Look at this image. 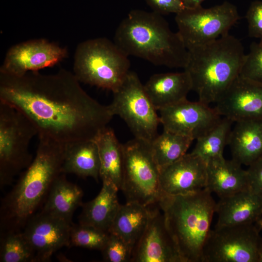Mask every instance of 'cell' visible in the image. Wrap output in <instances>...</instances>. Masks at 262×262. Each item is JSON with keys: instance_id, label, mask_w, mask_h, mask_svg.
I'll list each match as a JSON object with an SVG mask.
<instances>
[{"instance_id": "cell-1", "label": "cell", "mask_w": 262, "mask_h": 262, "mask_svg": "<svg viewBox=\"0 0 262 262\" xmlns=\"http://www.w3.org/2000/svg\"><path fill=\"white\" fill-rule=\"evenodd\" d=\"M73 73L30 71L21 76L0 73V101L23 114L38 138L68 144L93 140L113 115L108 106L90 96Z\"/></svg>"}, {"instance_id": "cell-2", "label": "cell", "mask_w": 262, "mask_h": 262, "mask_svg": "<svg viewBox=\"0 0 262 262\" xmlns=\"http://www.w3.org/2000/svg\"><path fill=\"white\" fill-rule=\"evenodd\" d=\"M35 155L3 198L0 225L5 231L24 227L62 173L66 145L38 138Z\"/></svg>"}, {"instance_id": "cell-3", "label": "cell", "mask_w": 262, "mask_h": 262, "mask_svg": "<svg viewBox=\"0 0 262 262\" xmlns=\"http://www.w3.org/2000/svg\"><path fill=\"white\" fill-rule=\"evenodd\" d=\"M114 40L129 56L156 66L184 69L188 62V50L178 33L153 11H131L116 28Z\"/></svg>"}, {"instance_id": "cell-4", "label": "cell", "mask_w": 262, "mask_h": 262, "mask_svg": "<svg viewBox=\"0 0 262 262\" xmlns=\"http://www.w3.org/2000/svg\"><path fill=\"white\" fill-rule=\"evenodd\" d=\"M188 50L184 70L190 77L192 90L199 101L215 103L240 75L246 56L242 43L227 33Z\"/></svg>"}, {"instance_id": "cell-5", "label": "cell", "mask_w": 262, "mask_h": 262, "mask_svg": "<svg viewBox=\"0 0 262 262\" xmlns=\"http://www.w3.org/2000/svg\"><path fill=\"white\" fill-rule=\"evenodd\" d=\"M183 262H203L216 203L206 188L186 195L164 194L159 203Z\"/></svg>"}, {"instance_id": "cell-6", "label": "cell", "mask_w": 262, "mask_h": 262, "mask_svg": "<svg viewBox=\"0 0 262 262\" xmlns=\"http://www.w3.org/2000/svg\"><path fill=\"white\" fill-rule=\"evenodd\" d=\"M128 57L114 42L106 38L87 40L76 48L73 74L80 82L113 92L130 71Z\"/></svg>"}, {"instance_id": "cell-7", "label": "cell", "mask_w": 262, "mask_h": 262, "mask_svg": "<svg viewBox=\"0 0 262 262\" xmlns=\"http://www.w3.org/2000/svg\"><path fill=\"white\" fill-rule=\"evenodd\" d=\"M123 176L120 190L127 202L147 207L159 205L164 193L150 142L134 138L123 144Z\"/></svg>"}, {"instance_id": "cell-8", "label": "cell", "mask_w": 262, "mask_h": 262, "mask_svg": "<svg viewBox=\"0 0 262 262\" xmlns=\"http://www.w3.org/2000/svg\"><path fill=\"white\" fill-rule=\"evenodd\" d=\"M37 131L30 120L13 107L0 101V186L12 183L33 158L29 145Z\"/></svg>"}, {"instance_id": "cell-9", "label": "cell", "mask_w": 262, "mask_h": 262, "mask_svg": "<svg viewBox=\"0 0 262 262\" xmlns=\"http://www.w3.org/2000/svg\"><path fill=\"white\" fill-rule=\"evenodd\" d=\"M113 93V100L107 105L111 114L125 122L134 138L150 143L158 135L160 117L137 74L129 71Z\"/></svg>"}, {"instance_id": "cell-10", "label": "cell", "mask_w": 262, "mask_h": 262, "mask_svg": "<svg viewBox=\"0 0 262 262\" xmlns=\"http://www.w3.org/2000/svg\"><path fill=\"white\" fill-rule=\"evenodd\" d=\"M176 15L177 32L187 49L229 33L240 18L236 6L227 1L208 8H185Z\"/></svg>"}, {"instance_id": "cell-11", "label": "cell", "mask_w": 262, "mask_h": 262, "mask_svg": "<svg viewBox=\"0 0 262 262\" xmlns=\"http://www.w3.org/2000/svg\"><path fill=\"white\" fill-rule=\"evenodd\" d=\"M254 224L215 227L203 250V262H258L262 245Z\"/></svg>"}, {"instance_id": "cell-12", "label": "cell", "mask_w": 262, "mask_h": 262, "mask_svg": "<svg viewBox=\"0 0 262 262\" xmlns=\"http://www.w3.org/2000/svg\"><path fill=\"white\" fill-rule=\"evenodd\" d=\"M67 56L66 49L45 39L23 42L7 51L0 73L21 76L60 63Z\"/></svg>"}, {"instance_id": "cell-13", "label": "cell", "mask_w": 262, "mask_h": 262, "mask_svg": "<svg viewBox=\"0 0 262 262\" xmlns=\"http://www.w3.org/2000/svg\"><path fill=\"white\" fill-rule=\"evenodd\" d=\"M159 111L164 130L194 140L206 133L221 118L214 107L199 100L192 102L187 99Z\"/></svg>"}, {"instance_id": "cell-14", "label": "cell", "mask_w": 262, "mask_h": 262, "mask_svg": "<svg viewBox=\"0 0 262 262\" xmlns=\"http://www.w3.org/2000/svg\"><path fill=\"white\" fill-rule=\"evenodd\" d=\"M72 224L41 211L33 215L22 233L33 252L34 262H49L58 250L69 246Z\"/></svg>"}, {"instance_id": "cell-15", "label": "cell", "mask_w": 262, "mask_h": 262, "mask_svg": "<svg viewBox=\"0 0 262 262\" xmlns=\"http://www.w3.org/2000/svg\"><path fill=\"white\" fill-rule=\"evenodd\" d=\"M214 108L233 122L262 120V83L238 76Z\"/></svg>"}, {"instance_id": "cell-16", "label": "cell", "mask_w": 262, "mask_h": 262, "mask_svg": "<svg viewBox=\"0 0 262 262\" xmlns=\"http://www.w3.org/2000/svg\"><path fill=\"white\" fill-rule=\"evenodd\" d=\"M147 227L133 249L131 262H183L159 205L149 207Z\"/></svg>"}, {"instance_id": "cell-17", "label": "cell", "mask_w": 262, "mask_h": 262, "mask_svg": "<svg viewBox=\"0 0 262 262\" xmlns=\"http://www.w3.org/2000/svg\"><path fill=\"white\" fill-rule=\"evenodd\" d=\"M163 193L170 196L186 195L206 188L207 163L198 156L186 153L177 161L159 168Z\"/></svg>"}, {"instance_id": "cell-18", "label": "cell", "mask_w": 262, "mask_h": 262, "mask_svg": "<svg viewBox=\"0 0 262 262\" xmlns=\"http://www.w3.org/2000/svg\"><path fill=\"white\" fill-rule=\"evenodd\" d=\"M216 227L257 223L262 216V196L247 189L220 198Z\"/></svg>"}, {"instance_id": "cell-19", "label": "cell", "mask_w": 262, "mask_h": 262, "mask_svg": "<svg viewBox=\"0 0 262 262\" xmlns=\"http://www.w3.org/2000/svg\"><path fill=\"white\" fill-rule=\"evenodd\" d=\"M144 85L157 110L187 99L188 94L192 90L190 77L185 70L153 74Z\"/></svg>"}, {"instance_id": "cell-20", "label": "cell", "mask_w": 262, "mask_h": 262, "mask_svg": "<svg viewBox=\"0 0 262 262\" xmlns=\"http://www.w3.org/2000/svg\"><path fill=\"white\" fill-rule=\"evenodd\" d=\"M207 181L205 188L219 198L248 189L246 170L233 159L224 157L207 164Z\"/></svg>"}, {"instance_id": "cell-21", "label": "cell", "mask_w": 262, "mask_h": 262, "mask_svg": "<svg viewBox=\"0 0 262 262\" xmlns=\"http://www.w3.org/2000/svg\"><path fill=\"white\" fill-rule=\"evenodd\" d=\"M228 145L232 159L242 165L249 166L262 158V120L235 122Z\"/></svg>"}, {"instance_id": "cell-22", "label": "cell", "mask_w": 262, "mask_h": 262, "mask_svg": "<svg viewBox=\"0 0 262 262\" xmlns=\"http://www.w3.org/2000/svg\"><path fill=\"white\" fill-rule=\"evenodd\" d=\"M118 190L113 184L102 182V188L97 196L82 204L79 224L109 232L120 205L117 198Z\"/></svg>"}, {"instance_id": "cell-23", "label": "cell", "mask_w": 262, "mask_h": 262, "mask_svg": "<svg viewBox=\"0 0 262 262\" xmlns=\"http://www.w3.org/2000/svg\"><path fill=\"white\" fill-rule=\"evenodd\" d=\"M93 140L99 151V177L102 182H110L120 190L123 176V144L119 143L113 130L108 127Z\"/></svg>"}, {"instance_id": "cell-24", "label": "cell", "mask_w": 262, "mask_h": 262, "mask_svg": "<svg viewBox=\"0 0 262 262\" xmlns=\"http://www.w3.org/2000/svg\"><path fill=\"white\" fill-rule=\"evenodd\" d=\"M150 214L149 207L127 202L120 205L109 232L120 237L133 251L147 227Z\"/></svg>"}, {"instance_id": "cell-25", "label": "cell", "mask_w": 262, "mask_h": 262, "mask_svg": "<svg viewBox=\"0 0 262 262\" xmlns=\"http://www.w3.org/2000/svg\"><path fill=\"white\" fill-rule=\"evenodd\" d=\"M100 158L94 140H83L66 144L62 167L63 174H74L82 178L99 177Z\"/></svg>"}, {"instance_id": "cell-26", "label": "cell", "mask_w": 262, "mask_h": 262, "mask_svg": "<svg viewBox=\"0 0 262 262\" xmlns=\"http://www.w3.org/2000/svg\"><path fill=\"white\" fill-rule=\"evenodd\" d=\"M41 212L49 213L73 223L75 211L82 206L83 192L77 185L68 181L65 174L54 180L47 195Z\"/></svg>"}, {"instance_id": "cell-27", "label": "cell", "mask_w": 262, "mask_h": 262, "mask_svg": "<svg viewBox=\"0 0 262 262\" xmlns=\"http://www.w3.org/2000/svg\"><path fill=\"white\" fill-rule=\"evenodd\" d=\"M193 141L190 137L164 130L150 143L152 156L159 168L182 157Z\"/></svg>"}, {"instance_id": "cell-28", "label": "cell", "mask_w": 262, "mask_h": 262, "mask_svg": "<svg viewBox=\"0 0 262 262\" xmlns=\"http://www.w3.org/2000/svg\"><path fill=\"white\" fill-rule=\"evenodd\" d=\"M231 120L223 117L210 131L196 139L191 153L196 155L207 164L213 160L223 157V151L228 145Z\"/></svg>"}, {"instance_id": "cell-29", "label": "cell", "mask_w": 262, "mask_h": 262, "mask_svg": "<svg viewBox=\"0 0 262 262\" xmlns=\"http://www.w3.org/2000/svg\"><path fill=\"white\" fill-rule=\"evenodd\" d=\"M0 262H34L33 252L22 232L6 231L1 236Z\"/></svg>"}, {"instance_id": "cell-30", "label": "cell", "mask_w": 262, "mask_h": 262, "mask_svg": "<svg viewBox=\"0 0 262 262\" xmlns=\"http://www.w3.org/2000/svg\"><path fill=\"white\" fill-rule=\"evenodd\" d=\"M109 232L80 224L71 226L70 246L82 247L100 251L107 240Z\"/></svg>"}, {"instance_id": "cell-31", "label": "cell", "mask_w": 262, "mask_h": 262, "mask_svg": "<svg viewBox=\"0 0 262 262\" xmlns=\"http://www.w3.org/2000/svg\"><path fill=\"white\" fill-rule=\"evenodd\" d=\"M104 260L107 262H131L132 250L120 237L109 232L105 246L101 250Z\"/></svg>"}, {"instance_id": "cell-32", "label": "cell", "mask_w": 262, "mask_h": 262, "mask_svg": "<svg viewBox=\"0 0 262 262\" xmlns=\"http://www.w3.org/2000/svg\"><path fill=\"white\" fill-rule=\"evenodd\" d=\"M240 75L262 83V44L252 43Z\"/></svg>"}, {"instance_id": "cell-33", "label": "cell", "mask_w": 262, "mask_h": 262, "mask_svg": "<svg viewBox=\"0 0 262 262\" xmlns=\"http://www.w3.org/2000/svg\"><path fill=\"white\" fill-rule=\"evenodd\" d=\"M250 37L258 38L262 44V1L255 0L250 4L246 15Z\"/></svg>"}, {"instance_id": "cell-34", "label": "cell", "mask_w": 262, "mask_h": 262, "mask_svg": "<svg viewBox=\"0 0 262 262\" xmlns=\"http://www.w3.org/2000/svg\"><path fill=\"white\" fill-rule=\"evenodd\" d=\"M152 11L161 15L180 13L185 7L181 0H143Z\"/></svg>"}, {"instance_id": "cell-35", "label": "cell", "mask_w": 262, "mask_h": 262, "mask_svg": "<svg viewBox=\"0 0 262 262\" xmlns=\"http://www.w3.org/2000/svg\"><path fill=\"white\" fill-rule=\"evenodd\" d=\"M246 171L248 189L262 196V158L249 165Z\"/></svg>"}, {"instance_id": "cell-36", "label": "cell", "mask_w": 262, "mask_h": 262, "mask_svg": "<svg viewBox=\"0 0 262 262\" xmlns=\"http://www.w3.org/2000/svg\"><path fill=\"white\" fill-rule=\"evenodd\" d=\"M185 7L194 8L201 5L204 0H181Z\"/></svg>"}, {"instance_id": "cell-37", "label": "cell", "mask_w": 262, "mask_h": 262, "mask_svg": "<svg viewBox=\"0 0 262 262\" xmlns=\"http://www.w3.org/2000/svg\"><path fill=\"white\" fill-rule=\"evenodd\" d=\"M258 262H262V245L258 252Z\"/></svg>"}, {"instance_id": "cell-38", "label": "cell", "mask_w": 262, "mask_h": 262, "mask_svg": "<svg viewBox=\"0 0 262 262\" xmlns=\"http://www.w3.org/2000/svg\"><path fill=\"white\" fill-rule=\"evenodd\" d=\"M256 226L259 229V230L260 231L262 230V216L260 218V219L258 221V222L255 224Z\"/></svg>"}, {"instance_id": "cell-39", "label": "cell", "mask_w": 262, "mask_h": 262, "mask_svg": "<svg viewBox=\"0 0 262 262\" xmlns=\"http://www.w3.org/2000/svg\"></svg>"}]
</instances>
